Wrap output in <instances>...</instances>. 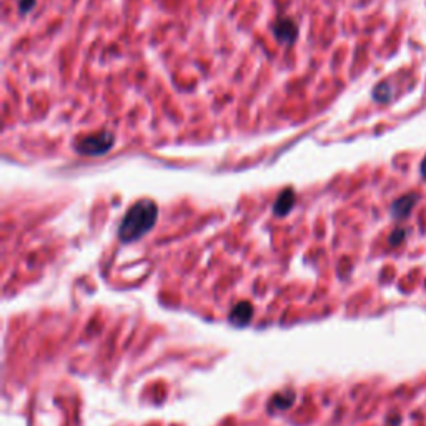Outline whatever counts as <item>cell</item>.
<instances>
[{
	"label": "cell",
	"mask_w": 426,
	"mask_h": 426,
	"mask_svg": "<svg viewBox=\"0 0 426 426\" xmlns=\"http://www.w3.org/2000/svg\"><path fill=\"white\" fill-rule=\"evenodd\" d=\"M158 218V206L150 198L138 200L133 206H130L129 212L125 213L124 220L119 227V238L124 243L137 242L142 237H145L149 231L154 229Z\"/></svg>",
	"instance_id": "1"
},
{
	"label": "cell",
	"mask_w": 426,
	"mask_h": 426,
	"mask_svg": "<svg viewBox=\"0 0 426 426\" xmlns=\"http://www.w3.org/2000/svg\"><path fill=\"white\" fill-rule=\"evenodd\" d=\"M113 145H115V135L108 132V130H104V132L79 138V140L75 142L74 149L80 155H87V157H100V155H105L107 151H110L113 149Z\"/></svg>",
	"instance_id": "2"
},
{
	"label": "cell",
	"mask_w": 426,
	"mask_h": 426,
	"mask_svg": "<svg viewBox=\"0 0 426 426\" xmlns=\"http://www.w3.org/2000/svg\"><path fill=\"white\" fill-rule=\"evenodd\" d=\"M273 33H275L277 40L280 42V44L292 45L298 37V25L295 20L281 17V19H278L275 25H273Z\"/></svg>",
	"instance_id": "3"
},
{
	"label": "cell",
	"mask_w": 426,
	"mask_h": 426,
	"mask_svg": "<svg viewBox=\"0 0 426 426\" xmlns=\"http://www.w3.org/2000/svg\"><path fill=\"white\" fill-rule=\"evenodd\" d=\"M293 205H295V192L292 188H286L278 195L275 204H273V213H275L277 217H285V215L292 212Z\"/></svg>",
	"instance_id": "4"
},
{
	"label": "cell",
	"mask_w": 426,
	"mask_h": 426,
	"mask_svg": "<svg viewBox=\"0 0 426 426\" xmlns=\"http://www.w3.org/2000/svg\"><path fill=\"white\" fill-rule=\"evenodd\" d=\"M416 200H418V197H416L415 193L398 198V200H396L395 204L391 205V213H393V217L396 218V220L407 218L408 215L411 213V210H413V206H415Z\"/></svg>",
	"instance_id": "5"
},
{
	"label": "cell",
	"mask_w": 426,
	"mask_h": 426,
	"mask_svg": "<svg viewBox=\"0 0 426 426\" xmlns=\"http://www.w3.org/2000/svg\"><path fill=\"white\" fill-rule=\"evenodd\" d=\"M252 315H253V308L250 303L242 302V303H238V305H235L234 310H231L230 322L243 327V325H247L248 322H250Z\"/></svg>",
	"instance_id": "6"
},
{
	"label": "cell",
	"mask_w": 426,
	"mask_h": 426,
	"mask_svg": "<svg viewBox=\"0 0 426 426\" xmlns=\"http://www.w3.org/2000/svg\"><path fill=\"white\" fill-rule=\"evenodd\" d=\"M293 398H295V393L290 390H286L285 393L275 395L272 400V408L277 407V408H280V410H286V408L293 403Z\"/></svg>",
	"instance_id": "7"
},
{
	"label": "cell",
	"mask_w": 426,
	"mask_h": 426,
	"mask_svg": "<svg viewBox=\"0 0 426 426\" xmlns=\"http://www.w3.org/2000/svg\"><path fill=\"white\" fill-rule=\"evenodd\" d=\"M373 97L378 100V102H388V100L391 99L390 87H388L386 83H382V85H378L377 88H375Z\"/></svg>",
	"instance_id": "8"
},
{
	"label": "cell",
	"mask_w": 426,
	"mask_h": 426,
	"mask_svg": "<svg viewBox=\"0 0 426 426\" xmlns=\"http://www.w3.org/2000/svg\"><path fill=\"white\" fill-rule=\"evenodd\" d=\"M403 238H404V230H402V229L395 230L393 235L390 237V243L391 245H400L403 242Z\"/></svg>",
	"instance_id": "9"
},
{
	"label": "cell",
	"mask_w": 426,
	"mask_h": 426,
	"mask_svg": "<svg viewBox=\"0 0 426 426\" xmlns=\"http://www.w3.org/2000/svg\"><path fill=\"white\" fill-rule=\"evenodd\" d=\"M33 3H35V0H22V2H20V12H22V14L28 12L32 8Z\"/></svg>",
	"instance_id": "10"
},
{
	"label": "cell",
	"mask_w": 426,
	"mask_h": 426,
	"mask_svg": "<svg viewBox=\"0 0 426 426\" xmlns=\"http://www.w3.org/2000/svg\"><path fill=\"white\" fill-rule=\"evenodd\" d=\"M421 175L426 179V157L423 158V162H421Z\"/></svg>",
	"instance_id": "11"
}]
</instances>
